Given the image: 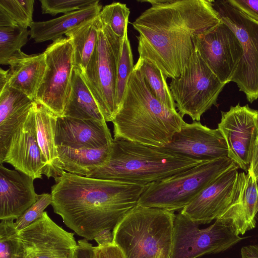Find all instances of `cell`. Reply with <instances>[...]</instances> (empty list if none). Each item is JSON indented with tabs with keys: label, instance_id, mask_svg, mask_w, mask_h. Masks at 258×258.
I'll return each instance as SVG.
<instances>
[{
	"label": "cell",
	"instance_id": "1",
	"mask_svg": "<svg viewBox=\"0 0 258 258\" xmlns=\"http://www.w3.org/2000/svg\"><path fill=\"white\" fill-rule=\"evenodd\" d=\"M151 6L132 23L138 33V58L169 78L183 72L200 34L221 22L212 0H142Z\"/></svg>",
	"mask_w": 258,
	"mask_h": 258
},
{
	"label": "cell",
	"instance_id": "2",
	"mask_svg": "<svg viewBox=\"0 0 258 258\" xmlns=\"http://www.w3.org/2000/svg\"><path fill=\"white\" fill-rule=\"evenodd\" d=\"M54 180L51 188L53 212L67 227L88 241L102 230H112L148 186L65 171Z\"/></svg>",
	"mask_w": 258,
	"mask_h": 258
},
{
	"label": "cell",
	"instance_id": "3",
	"mask_svg": "<svg viewBox=\"0 0 258 258\" xmlns=\"http://www.w3.org/2000/svg\"><path fill=\"white\" fill-rule=\"evenodd\" d=\"M112 122L114 140L159 148L167 145L185 122L177 111L166 107L155 97L135 66Z\"/></svg>",
	"mask_w": 258,
	"mask_h": 258
},
{
	"label": "cell",
	"instance_id": "4",
	"mask_svg": "<svg viewBox=\"0 0 258 258\" xmlns=\"http://www.w3.org/2000/svg\"><path fill=\"white\" fill-rule=\"evenodd\" d=\"M202 162L163 147L113 139L108 162L86 177L149 185Z\"/></svg>",
	"mask_w": 258,
	"mask_h": 258
},
{
	"label": "cell",
	"instance_id": "5",
	"mask_svg": "<svg viewBox=\"0 0 258 258\" xmlns=\"http://www.w3.org/2000/svg\"><path fill=\"white\" fill-rule=\"evenodd\" d=\"M174 212L137 204L112 230L125 258H170Z\"/></svg>",
	"mask_w": 258,
	"mask_h": 258
},
{
	"label": "cell",
	"instance_id": "6",
	"mask_svg": "<svg viewBox=\"0 0 258 258\" xmlns=\"http://www.w3.org/2000/svg\"><path fill=\"white\" fill-rule=\"evenodd\" d=\"M236 165L228 157L202 162L148 185L137 204L173 212L181 210L217 178Z\"/></svg>",
	"mask_w": 258,
	"mask_h": 258
},
{
	"label": "cell",
	"instance_id": "7",
	"mask_svg": "<svg viewBox=\"0 0 258 258\" xmlns=\"http://www.w3.org/2000/svg\"><path fill=\"white\" fill-rule=\"evenodd\" d=\"M122 39L102 23L95 50L81 74L106 122L112 121L116 102L117 69Z\"/></svg>",
	"mask_w": 258,
	"mask_h": 258
},
{
	"label": "cell",
	"instance_id": "8",
	"mask_svg": "<svg viewBox=\"0 0 258 258\" xmlns=\"http://www.w3.org/2000/svg\"><path fill=\"white\" fill-rule=\"evenodd\" d=\"M226 85L201 57L196 47L183 72L172 79L169 88L178 113L200 121L202 115L217 104Z\"/></svg>",
	"mask_w": 258,
	"mask_h": 258
},
{
	"label": "cell",
	"instance_id": "9",
	"mask_svg": "<svg viewBox=\"0 0 258 258\" xmlns=\"http://www.w3.org/2000/svg\"><path fill=\"white\" fill-rule=\"evenodd\" d=\"M213 5L221 21L233 31L241 43L243 55L231 82L252 103L258 99V21L228 0L214 1Z\"/></svg>",
	"mask_w": 258,
	"mask_h": 258
},
{
	"label": "cell",
	"instance_id": "10",
	"mask_svg": "<svg viewBox=\"0 0 258 258\" xmlns=\"http://www.w3.org/2000/svg\"><path fill=\"white\" fill-rule=\"evenodd\" d=\"M242 239L219 220L200 229L198 224L180 212L175 216L170 258H198L206 254L218 253Z\"/></svg>",
	"mask_w": 258,
	"mask_h": 258
},
{
	"label": "cell",
	"instance_id": "11",
	"mask_svg": "<svg viewBox=\"0 0 258 258\" xmlns=\"http://www.w3.org/2000/svg\"><path fill=\"white\" fill-rule=\"evenodd\" d=\"M44 53L45 72L34 101L57 117L63 116L75 67L71 41L62 37L50 44Z\"/></svg>",
	"mask_w": 258,
	"mask_h": 258
},
{
	"label": "cell",
	"instance_id": "12",
	"mask_svg": "<svg viewBox=\"0 0 258 258\" xmlns=\"http://www.w3.org/2000/svg\"><path fill=\"white\" fill-rule=\"evenodd\" d=\"M236 165L204 188L180 213L198 225L216 220L239 202L246 174Z\"/></svg>",
	"mask_w": 258,
	"mask_h": 258
},
{
	"label": "cell",
	"instance_id": "13",
	"mask_svg": "<svg viewBox=\"0 0 258 258\" xmlns=\"http://www.w3.org/2000/svg\"><path fill=\"white\" fill-rule=\"evenodd\" d=\"M195 47L201 57L220 81L231 80L241 60V43L233 31L223 22L198 35Z\"/></svg>",
	"mask_w": 258,
	"mask_h": 258
},
{
	"label": "cell",
	"instance_id": "14",
	"mask_svg": "<svg viewBox=\"0 0 258 258\" xmlns=\"http://www.w3.org/2000/svg\"><path fill=\"white\" fill-rule=\"evenodd\" d=\"M218 128L226 142L228 157L247 172L258 138V111L247 104L232 106L228 111H221Z\"/></svg>",
	"mask_w": 258,
	"mask_h": 258
},
{
	"label": "cell",
	"instance_id": "15",
	"mask_svg": "<svg viewBox=\"0 0 258 258\" xmlns=\"http://www.w3.org/2000/svg\"><path fill=\"white\" fill-rule=\"evenodd\" d=\"M25 258H76L78 248L74 234L56 224L46 212L18 231Z\"/></svg>",
	"mask_w": 258,
	"mask_h": 258
},
{
	"label": "cell",
	"instance_id": "16",
	"mask_svg": "<svg viewBox=\"0 0 258 258\" xmlns=\"http://www.w3.org/2000/svg\"><path fill=\"white\" fill-rule=\"evenodd\" d=\"M163 148L200 161L215 160L228 155L226 142L218 128H210L197 121L185 122Z\"/></svg>",
	"mask_w": 258,
	"mask_h": 258
},
{
	"label": "cell",
	"instance_id": "17",
	"mask_svg": "<svg viewBox=\"0 0 258 258\" xmlns=\"http://www.w3.org/2000/svg\"><path fill=\"white\" fill-rule=\"evenodd\" d=\"M4 163L34 179L42 178L44 165L37 140L33 106L13 133Z\"/></svg>",
	"mask_w": 258,
	"mask_h": 258
},
{
	"label": "cell",
	"instance_id": "18",
	"mask_svg": "<svg viewBox=\"0 0 258 258\" xmlns=\"http://www.w3.org/2000/svg\"><path fill=\"white\" fill-rule=\"evenodd\" d=\"M56 146L73 149L100 148L112 145L113 139L105 121L57 117Z\"/></svg>",
	"mask_w": 258,
	"mask_h": 258
},
{
	"label": "cell",
	"instance_id": "19",
	"mask_svg": "<svg viewBox=\"0 0 258 258\" xmlns=\"http://www.w3.org/2000/svg\"><path fill=\"white\" fill-rule=\"evenodd\" d=\"M34 179L0 164V220H17L38 200Z\"/></svg>",
	"mask_w": 258,
	"mask_h": 258
},
{
	"label": "cell",
	"instance_id": "20",
	"mask_svg": "<svg viewBox=\"0 0 258 258\" xmlns=\"http://www.w3.org/2000/svg\"><path fill=\"white\" fill-rule=\"evenodd\" d=\"M34 101L7 85L0 92V164L16 129L27 116Z\"/></svg>",
	"mask_w": 258,
	"mask_h": 258
},
{
	"label": "cell",
	"instance_id": "21",
	"mask_svg": "<svg viewBox=\"0 0 258 258\" xmlns=\"http://www.w3.org/2000/svg\"><path fill=\"white\" fill-rule=\"evenodd\" d=\"M8 85L35 100L46 69L44 52L28 55L22 51L8 62Z\"/></svg>",
	"mask_w": 258,
	"mask_h": 258
},
{
	"label": "cell",
	"instance_id": "22",
	"mask_svg": "<svg viewBox=\"0 0 258 258\" xmlns=\"http://www.w3.org/2000/svg\"><path fill=\"white\" fill-rule=\"evenodd\" d=\"M37 140L44 167L43 174L48 179L59 177L63 171L58 156L55 141L57 116L43 105L34 101L33 104Z\"/></svg>",
	"mask_w": 258,
	"mask_h": 258
},
{
	"label": "cell",
	"instance_id": "23",
	"mask_svg": "<svg viewBox=\"0 0 258 258\" xmlns=\"http://www.w3.org/2000/svg\"><path fill=\"white\" fill-rule=\"evenodd\" d=\"M257 183L247 172L239 203L233 205L217 219L237 235H243L255 227L258 213Z\"/></svg>",
	"mask_w": 258,
	"mask_h": 258
},
{
	"label": "cell",
	"instance_id": "24",
	"mask_svg": "<svg viewBox=\"0 0 258 258\" xmlns=\"http://www.w3.org/2000/svg\"><path fill=\"white\" fill-rule=\"evenodd\" d=\"M102 9L98 4L50 20L33 22L30 27V37L37 43L48 40L54 42L70 30L97 17Z\"/></svg>",
	"mask_w": 258,
	"mask_h": 258
},
{
	"label": "cell",
	"instance_id": "25",
	"mask_svg": "<svg viewBox=\"0 0 258 258\" xmlns=\"http://www.w3.org/2000/svg\"><path fill=\"white\" fill-rule=\"evenodd\" d=\"M112 145L97 149L57 146L61 169L72 174L87 176L108 162Z\"/></svg>",
	"mask_w": 258,
	"mask_h": 258
},
{
	"label": "cell",
	"instance_id": "26",
	"mask_svg": "<svg viewBox=\"0 0 258 258\" xmlns=\"http://www.w3.org/2000/svg\"><path fill=\"white\" fill-rule=\"evenodd\" d=\"M63 116L105 121L80 71L75 67Z\"/></svg>",
	"mask_w": 258,
	"mask_h": 258
},
{
	"label": "cell",
	"instance_id": "27",
	"mask_svg": "<svg viewBox=\"0 0 258 258\" xmlns=\"http://www.w3.org/2000/svg\"><path fill=\"white\" fill-rule=\"evenodd\" d=\"M101 27L98 16L65 34L72 43L75 67L81 74L85 71L95 50Z\"/></svg>",
	"mask_w": 258,
	"mask_h": 258
},
{
	"label": "cell",
	"instance_id": "28",
	"mask_svg": "<svg viewBox=\"0 0 258 258\" xmlns=\"http://www.w3.org/2000/svg\"><path fill=\"white\" fill-rule=\"evenodd\" d=\"M135 67L138 69L155 97L166 107L176 111V104L172 97L167 77L150 61L138 58Z\"/></svg>",
	"mask_w": 258,
	"mask_h": 258
},
{
	"label": "cell",
	"instance_id": "29",
	"mask_svg": "<svg viewBox=\"0 0 258 258\" xmlns=\"http://www.w3.org/2000/svg\"><path fill=\"white\" fill-rule=\"evenodd\" d=\"M34 5V0H1L0 26L30 27Z\"/></svg>",
	"mask_w": 258,
	"mask_h": 258
},
{
	"label": "cell",
	"instance_id": "30",
	"mask_svg": "<svg viewBox=\"0 0 258 258\" xmlns=\"http://www.w3.org/2000/svg\"><path fill=\"white\" fill-rule=\"evenodd\" d=\"M27 28L0 26V64L8 65L10 60L21 51L28 41Z\"/></svg>",
	"mask_w": 258,
	"mask_h": 258
},
{
	"label": "cell",
	"instance_id": "31",
	"mask_svg": "<svg viewBox=\"0 0 258 258\" xmlns=\"http://www.w3.org/2000/svg\"><path fill=\"white\" fill-rule=\"evenodd\" d=\"M134 66L133 55L128 38L127 29L122 38L117 69L116 102L118 110L123 100L127 82Z\"/></svg>",
	"mask_w": 258,
	"mask_h": 258
},
{
	"label": "cell",
	"instance_id": "32",
	"mask_svg": "<svg viewBox=\"0 0 258 258\" xmlns=\"http://www.w3.org/2000/svg\"><path fill=\"white\" fill-rule=\"evenodd\" d=\"M0 258H25L24 249L14 220H1Z\"/></svg>",
	"mask_w": 258,
	"mask_h": 258
},
{
	"label": "cell",
	"instance_id": "33",
	"mask_svg": "<svg viewBox=\"0 0 258 258\" xmlns=\"http://www.w3.org/2000/svg\"><path fill=\"white\" fill-rule=\"evenodd\" d=\"M130 10L125 4L114 2L102 8L98 16L103 24L122 39L127 29Z\"/></svg>",
	"mask_w": 258,
	"mask_h": 258
},
{
	"label": "cell",
	"instance_id": "34",
	"mask_svg": "<svg viewBox=\"0 0 258 258\" xmlns=\"http://www.w3.org/2000/svg\"><path fill=\"white\" fill-rule=\"evenodd\" d=\"M41 9L43 14L55 16L60 13L66 14L95 6L98 0H40Z\"/></svg>",
	"mask_w": 258,
	"mask_h": 258
},
{
	"label": "cell",
	"instance_id": "35",
	"mask_svg": "<svg viewBox=\"0 0 258 258\" xmlns=\"http://www.w3.org/2000/svg\"><path fill=\"white\" fill-rule=\"evenodd\" d=\"M52 203L51 194L43 193L39 195L37 201L29 207L18 219L15 225L19 231L38 219L43 214L44 210Z\"/></svg>",
	"mask_w": 258,
	"mask_h": 258
},
{
	"label": "cell",
	"instance_id": "36",
	"mask_svg": "<svg viewBox=\"0 0 258 258\" xmlns=\"http://www.w3.org/2000/svg\"><path fill=\"white\" fill-rule=\"evenodd\" d=\"M93 258H125L121 249L115 243L106 246H93Z\"/></svg>",
	"mask_w": 258,
	"mask_h": 258
},
{
	"label": "cell",
	"instance_id": "37",
	"mask_svg": "<svg viewBox=\"0 0 258 258\" xmlns=\"http://www.w3.org/2000/svg\"><path fill=\"white\" fill-rule=\"evenodd\" d=\"M234 7L258 21V0H228Z\"/></svg>",
	"mask_w": 258,
	"mask_h": 258
},
{
	"label": "cell",
	"instance_id": "38",
	"mask_svg": "<svg viewBox=\"0 0 258 258\" xmlns=\"http://www.w3.org/2000/svg\"><path fill=\"white\" fill-rule=\"evenodd\" d=\"M93 246L86 239L78 240L76 258H93Z\"/></svg>",
	"mask_w": 258,
	"mask_h": 258
},
{
	"label": "cell",
	"instance_id": "39",
	"mask_svg": "<svg viewBox=\"0 0 258 258\" xmlns=\"http://www.w3.org/2000/svg\"><path fill=\"white\" fill-rule=\"evenodd\" d=\"M105 229L98 232L94 237L98 246H106L114 243L112 231Z\"/></svg>",
	"mask_w": 258,
	"mask_h": 258
},
{
	"label": "cell",
	"instance_id": "40",
	"mask_svg": "<svg viewBox=\"0 0 258 258\" xmlns=\"http://www.w3.org/2000/svg\"><path fill=\"white\" fill-rule=\"evenodd\" d=\"M247 172L250 173L258 182V138L254 147L250 167Z\"/></svg>",
	"mask_w": 258,
	"mask_h": 258
},
{
	"label": "cell",
	"instance_id": "41",
	"mask_svg": "<svg viewBox=\"0 0 258 258\" xmlns=\"http://www.w3.org/2000/svg\"><path fill=\"white\" fill-rule=\"evenodd\" d=\"M241 258H258V244L243 246L241 249Z\"/></svg>",
	"mask_w": 258,
	"mask_h": 258
},
{
	"label": "cell",
	"instance_id": "42",
	"mask_svg": "<svg viewBox=\"0 0 258 258\" xmlns=\"http://www.w3.org/2000/svg\"><path fill=\"white\" fill-rule=\"evenodd\" d=\"M8 85V70L0 69V92Z\"/></svg>",
	"mask_w": 258,
	"mask_h": 258
},
{
	"label": "cell",
	"instance_id": "43",
	"mask_svg": "<svg viewBox=\"0 0 258 258\" xmlns=\"http://www.w3.org/2000/svg\"><path fill=\"white\" fill-rule=\"evenodd\" d=\"M257 220H258V216H257Z\"/></svg>",
	"mask_w": 258,
	"mask_h": 258
}]
</instances>
